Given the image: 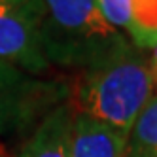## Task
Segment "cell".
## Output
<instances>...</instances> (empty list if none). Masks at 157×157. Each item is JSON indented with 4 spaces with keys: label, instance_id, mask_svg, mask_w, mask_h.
Segmentation results:
<instances>
[{
    "label": "cell",
    "instance_id": "obj_1",
    "mask_svg": "<svg viewBox=\"0 0 157 157\" xmlns=\"http://www.w3.org/2000/svg\"><path fill=\"white\" fill-rule=\"evenodd\" d=\"M155 76L150 59L132 44L80 70L70 89V106L106 125L131 132L142 108L151 98Z\"/></svg>",
    "mask_w": 157,
    "mask_h": 157
},
{
    "label": "cell",
    "instance_id": "obj_2",
    "mask_svg": "<svg viewBox=\"0 0 157 157\" xmlns=\"http://www.w3.org/2000/svg\"><path fill=\"white\" fill-rule=\"evenodd\" d=\"M34 6L49 64L83 70L129 44L104 19L95 0H34Z\"/></svg>",
    "mask_w": 157,
    "mask_h": 157
},
{
    "label": "cell",
    "instance_id": "obj_3",
    "mask_svg": "<svg viewBox=\"0 0 157 157\" xmlns=\"http://www.w3.org/2000/svg\"><path fill=\"white\" fill-rule=\"evenodd\" d=\"M68 95L64 82L44 80L0 61V140L32 132Z\"/></svg>",
    "mask_w": 157,
    "mask_h": 157
},
{
    "label": "cell",
    "instance_id": "obj_4",
    "mask_svg": "<svg viewBox=\"0 0 157 157\" xmlns=\"http://www.w3.org/2000/svg\"><path fill=\"white\" fill-rule=\"evenodd\" d=\"M0 61L36 76L51 68L42 49L34 0H0Z\"/></svg>",
    "mask_w": 157,
    "mask_h": 157
},
{
    "label": "cell",
    "instance_id": "obj_5",
    "mask_svg": "<svg viewBox=\"0 0 157 157\" xmlns=\"http://www.w3.org/2000/svg\"><path fill=\"white\" fill-rule=\"evenodd\" d=\"M127 142V132L74 112L68 157H125Z\"/></svg>",
    "mask_w": 157,
    "mask_h": 157
},
{
    "label": "cell",
    "instance_id": "obj_6",
    "mask_svg": "<svg viewBox=\"0 0 157 157\" xmlns=\"http://www.w3.org/2000/svg\"><path fill=\"white\" fill-rule=\"evenodd\" d=\"M74 108L63 102L44 117L30 132L17 157H68Z\"/></svg>",
    "mask_w": 157,
    "mask_h": 157
},
{
    "label": "cell",
    "instance_id": "obj_7",
    "mask_svg": "<svg viewBox=\"0 0 157 157\" xmlns=\"http://www.w3.org/2000/svg\"><path fill=\"white\" fill-rule=\"evenodd\" d=\"M125 157H157V97L148 100L134 121Z\"/></svg>",
    "mask_w": 157,
    "mask_h": 157
},
{
    "label": "cell",
    "instance_id": "obj_8",
    "mask_svg": "<svg viewBox=\"0 0 157 157\" xmlns=\"http://www.w3.org/2000/svg\"><path fill=\"white\" fill-rule=\"evenodd\" d=\"M127 34L138 49L157 44V0H129Z\"/></svg>",
    "mask_w": 157,
    "mask_h": 157
},
{
    "label": "cell",
    "instance_id": "obj_9",
    "mask_svg": "<svg viewBox=\"0 0 157 157\" xmlns=\"http://www.w3.org/2000/svg\"><path fill=\"white\" fill-rule=\"evenodd\" d=\"M100 13L112 27L127 30L129 25V0H95Z\"/></svg>",
    "mask_w": 157,
    "mask_h": 157
},
{
    "label": "cell",
    "instance_id": "obj_10",
    "mask_svg": "<svg viewBox=\"0 0 157 157\" xmlns=\"http://www.w3.org/2000/svg\"><path fill=\"white\" fill-rule=\"evenodd\" d=\"M150 64H151V70H153V76H155V82H157V44L151 48V55H150Z\"/></svg>",
    "mask_w": 157,
    "mask_h": 157
}]
</instances>
